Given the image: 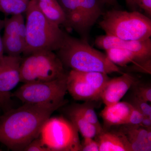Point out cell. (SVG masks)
Masks as SVG:
<instances>
[{
    "instance_id": "cell-8",
    "label": "cell",
    "mask_w": 151,
    "mask_h": 151,
    "mask_svg": "<svg viewBox=\"0 0 151 151\" xmlns=\"http://www.w3.org/2000/svg\"><path fill=\"white\" fill-rule=\"evenodd\" d=\"M64 77L46 81H34L24 83L12 96L23 103L39 104L64 102L67 91L66 78Z\"/></svg>"
},
{
    "instance_id": "cell-16",
    "label": "cell",
    "mask_w": 151,
    "mask_h": 151,
    "mask_svg": "<svg viewBox=\"0 0 151 151\" xmlns=\"http://www.w3.org/2000/svg\"><path fill=\"white\" fill-rule=\"evenodd\" d=\"M109 59L115 65L121 67H126L128 64L133 63V68L139 69L150 66L151 63H144L137 55L133 52L119 48H111L105 50Z\"/></svg>"
},
{
    "instance_id": "cell-9",
    "label": "cell",
    "mask_w": 151,
    "mask_h": 151,
    "mask_svg": "<svg viewBox=\"0 0 151 151\" xmlns=\"http://www.w3.org/2000/svg\"><path fill=\"white\" fill-rule=\"evenodd\" d=\"M109 79L105 73L71 70L67 73V91L76 100L96 101L100 100L101 92Z\"/></svg>"
},
{
    "instance_id": "cell-5",
    "label": "cell",
    "mask_w": 151,
    "mask_h": 151,
    "mask_svg": "<svg viewBox=\"0 0 151 151\" xmlns=\"http://www.w3.org/2000/svg\"><path fill=\"white\" fill-rule=\"evenodd\" d=\"M65 18L64 26L88 41L89 32L104 13L103 0H58Z\"/></svg>"
},
{
    "instance_id": "cell-27",
    "label": "cell",
    "mask_w": 151,
    "mask_h": 151,
    "mask_svg": "<svg viewBox=\"0 0 151 151\" xmlns=\"http://www.w3.org/2000/svg\"><path fill=\"white\" fill-rule=\"evenodd\" d=\"M24 151H49L48 149L44 145L39 137L32 141L25 148Z\"/></svg>"
},
{
    "instance_id": "cell-22",
    "label": "cell",
    "mask_w": 151,
    "mask_h": 151,
    "mask_svg": "<svg viewBox=\"0 0 151 151\" xmlns=\"http://www.w3.org/2000/svg\"><path fill=\"white\" fill-rule=\"evenodd\" d=\"M24 20L23 14L12 15L9 18H5L4 21V36L17 35L18 28L22 21Z\"/></svg>"
},
{
    "instance_id": "cell-30",
    "label": "cell",
    "mask_w": 151,
    "mask_h": 151,
    "mask_svg": "<svg viewBox=\"0 0 151 151\" xmlns=\"http://www.w3.org/2000/svg\"><path fill=\"white\" fill-rule=\"evenodd\" d=\"M140 126L146 129H151V119L144 116Z\"/></svg>"
},
{
    "instance_id": "cell-20",
    "label": "cell",
    "mask_w": 151,
    "mask_h": 151,
    "mask_svg": "<svg viewBox=\"0 0 151 151\" xmlns=\"http://www.w3.org/2000/svg\"><path fill=\"white\" fill-rule=\"evenodd\" d=\"M29 1L0 0V12L11 16L25 13Z\"/></svg>"
},
{
    "instance_id": "cell-31",
    "label": "cell",
    "mask_w": 151,
    "mask_h": 151,
    "mask_svg": "<svg viewBox=\"0 0 151 151\" xmlns=\"http://www.w3.org/2000/svg\"><path fill=\"white\" fill-rule=\"evenodd\" d=\"M125 1L127 6L132 11H137V8L135 5L133 0H125Z\"/></svg>"
},
{
    "instance_id": "cell-29",
    "label": "cell",
    "mask_w": 151,
    "mask_h": 151,
    "mask_svg": "<svg viewBox=\"0 0 151 151\" xmlns=\"http://www.w3.org/2000/svg\"><path fill=\"white\" fill-rule=\"evenodd\" d=\"M4 21L0 19V60L4 56V50H3L2 39L1 35V32L2 29L4 28Z\"/></svg>"
},
{
    "instance_id": "cell-28",
    "label": "cell",
    "mask_w": 151,
    "mask_h": 151,
    "mask_svg": "<svg viewBox=\"0 0 151 151\" xmlns=\"http://www.w3.org/2000/svg\"><path fill=\"white\" fill-rule=\"evenodd\" d=\"M137 8H139L144 11L147 16L151 18V0H133Z\"/></svg>"
},
{
    "instance_id": "cell-21",
    "label": "cell",
    "mask_w": 151,
    "mask_h": 151,
    "mask_svg": "<svg viewBox=\"0 0 151 151\" xmlns=\"http://www.w3.org/2000/svg\"><path fill=\"white\" fill-rule=\"evenodd\" d=\"M89 102H86V103L83 104H76L72 107L81 114L88 122L94 125L100 132H102L104 130L98 120L94 108L92 105L89 104Z\"/></svg>"
},
{
    "instance_id": "cell-19",
    "label": "cell",
    "mask_w": 151,
    "mask_h": 151,
    "mask_svg": "<svg viewBox=\"0 0 151 151\" xmlns=\"http://www.w3.org/2000/svg\"><path fill=\"white\" fill-rule=\"evenodd\" d=\"M3 50L6 55L13 56H21L25 48V40L17 35H3Z\"/></svg>"
},
{
    "instance_id": "cell-4",
    "label": "cell",
    "mask_w": 151,
    "mask_h": 151,
    "mask_svg": "<svg viewBox=\"0 0 151 151\" xmlns=\"http://www.w3.org/2000/svg\"><path fill=\"white\" fill-rule=\"evenodd\" d=\"M106 35L129 40L150 38V18L137 11L112 9L104 12L99 23Z\"/></svg>"
},
{
    "instance_id": "cell-33",
    "label": "cell",
    "mask_w": 151,
    "mask_h": 151,
    "mask_svg": "<svg viewBox=\"0 0 151 151\" xmlns=\"http://www.w3.org/2000/svg\"><path fill=\"white\" fill-rule=\"evenodd\" d=\"M25 1H29V0H25Z\"/></svg>"
},
{
    "instance_id": "cell-15",
    "label": "cell",
    "mask_w": 151,
    "mask_h": 151,
    "mask_svg": "<svg viewBox=\"0 0 151 151\" xmlns=\"http://www.w3.org/2000/svg\"><path fill=\"white\" fill-rule=\"evenodd\" d=\"M99 151H132L129 143L124 134L104 130L97 136Z\"/></svg>"
},
{
    "instance_id": "cell-6",
    "label": "cell",
    "mask_w": 151,
    "mask_h": 151,
    "mask_svg": "<svg viewBox=\"0 0 151 151\" xmlns=\"http://www.w3.org/2000/svg\"><path fill=\"white\" fill-rule=\"evenodd\" d=\"M64 65L54 51L35 52L22 59L20 67V82L52 81L67 75Z\"/></svg>"
},
{
    "instance_id": "cell-32",
    "label": "cell",
    "mask_w": 151,
    "mask_h": 151,
    "mask_svg": "<svg viewBox=\"0 0 151 151\" xmlns=\"http://www.w3.org/2000/svg\"><path fill=\"white\" fill-rule=\"evenodd\" d=\"M105 4H108L110 5L116 6L118 5L117 0H103Z\"/></svg>"
},
{
    "instance_id": "cell-24",
    "label": "cell",
    "mask_w": 151,
    "mask_h": 151,
    "mask_svg": "<svg viewBox=\"0 0 151 151\" xmlns=\"http://www.w3.org/2000/svg\"><path fill=\"white\" fill-rule=\"evenodd\" d=\"M131 103L137 107L144 116L151 119V107L148 103L134 96L132 99V103Z\"/></svg>"
},
{
    "instance_id": "cell-26",
    "label": "cell",
    "mask_w": 151,
    "mask_h": 151,
    "mask_svg": "<svg viewBox=\"0 0 151 151\" xmlns=\"http://www.w3.org/2000/svg\"><path fill=\"white\" fill-rule=\"evenodd\" d=\"M93 138L84 137V140L81 143V151H99V147L97 141Z\"/></svg>"
},
{
    "instance_id": "cell-2",
    "label": "cell",
    "mask_w": 151,
    "mask_h": 151,
    "mask_svg": "<svg viewBox=\"0 0 151 151\" xmlns=\"http://www.w3.org/2000/svg\"><path fill=\"white\" fill-rule=\"evenodd\" d=\"M56 54L64 66L82 72L123 74L121 68L113 63L106 54L90 46L87 41L65 33Z\"/></svg>"
},
{
    "instance_id": "cell-14",
    "label": "cell",
    "mask_w": 151,
    "mask_h": 151,
    "mask_svg": "<svg viewBox=\"0 0 151 151\" xmlns=\"http://www.w3.org/2000/svg\"><path fill=\"white\" fill-rule=\"evenodd\" d=\"M132 105L131 103L120 102L105 106L101 113L105 123L108 127L127 124Z\"/></svg>"
},
{
    "instance_id": "cell-13",
    "label": "cell",
    "mask_w": 151,
    "mask_h": 151,
    "mask_svg": "<svg viewBox=\"0 0 151 151\" xmlns=\"http://www.w3.org/2000/svg\"><path fill=\"white\" fill-rule=\"evenodd\" d=\"M121 132L129 143L132 151L151 150V130L140 125L125 124Z\"/></svg>"
},
{
    "instance_id": "cell-18",
    "label": "cell",
    "mask_w": 151,
    "mask_h": 151,
    "mask_svg": "<svg viewBox=\"0 0 151 151\" xmlns=\"http://www.w3.org/2000/svg\"><path fill=\"white\" fill-rule=\"evenodd\" d=\"M68 115L69 120L83 137L93 138L102 132L95 126L88 122L73 107H71L68 110Z\"/></svg>"
},
{
    "instance_id": "cell-1",
    "label": "cell",
    "mask_w": 151,
    "mask_h": 151,
    "mask_svg": "<svg viewBox=\"0 0 151 151\" xmlns=\"http://www.w3.org/2000/svg\"><path fill=\"white\" fill-rule=\"evenodd\" d=\"M66 103H24L8 111L0 116V142L12 150L24 151L38 137L44 124L52 113Z\"/></svg>"
},
{
    "instance_id": "cell-7",
    "label": "cell",
    "mask_w": 151,
    "mask_h": 151,
    "mask_svg": "<svg viewBox=\"0 0 151 151\" xmlns=\"http://www.w3.org/2000/svg\"><path fill=\"white\" fill-rule=\"evenodd\" d=\"M39 137L49 151H81L78 130L70 120L63 117L49 118Z\"/></svg>"
},
{
    "instance_id": "cell-10",
    "label": "cell",
    "mask_w": 151,
    "mask_h": 151,
    "mask_svg": "<svg viewBox=\"0 0 151 151\" xmlns=\"http://www.w3.org/2000/svg\"><path fill=\"white\" fill-rule=\"evenodd\" d=\"M21 56L4 55L0 60V108H4L12 96L11 91L20 82Z\"/></svg>"
},
{
    "instance_id": "cell-12",
    "label": "cell",
    "mask_w": 151,
    "mask_h": 151,
    "mask_svg": "<svg viewBox=\"0 0 151 151\" xmlns=\"http://www.w3.org/2000/svg\"><path fill=\"white\" fill-rule=\"evenodd\" d=\"M136 81L133 76L127 73H124L118 77L110 78L101 92L100 99L105 106L118 103L136 83Z\"/></svg>"
},
{
    "instance_id": "cell-3",
    "label": "cell",
    "mask_w": 151,
    "mask_h": 151,
    "mask_svg": "<svg viewBox=\"0 0 151 151\" xmlns=\"http://www.w3.org/2000/svg\"><path fill=\"white\" fill-rule=\"evenodd\" d=\"M25 13L26 36L24 55L26 56L41 50H57L66 33L46 18L38 8L35 0H29Z\"/></svg>"
},
{
    "instance_id": "cell-25",
    "label": "cell",
    "mask_w": 151,
    "mask_h": 151,
    "mask_svg": "<svg viewBox=\"0 0 151 151\" xmlns=\"http://www.w3.org/2000/svg\"><path fill=\"white\" fill-rule=\"evenodd\" d=\"M132 110L127 124L128 125H140L144 118V115L134 105H132Z\"/></svg>"
},
{
    "instance_id": "cell-23",
    "label": "cell",
    "mask_w": 151,
    "mask_h": 151,
    "mask_svg": "<svg viewBox=\"0 0 151 151\" xmlns=\"http://www.w3.org/2000/svg\"><path fill=\"white\" fill-rule=\"evenodd\" d=\"M138 86L135 88V96L147 103H151V86L150 85Z\"/></svg>"
},
{
    "instance_id": "cell-11",
    "label": "cell",
    "mask_w": 151,
    "mask_h": 151,
    "mask_svg": "<svg viewBox=\"0 0 151 151\" xmlns=\"http://www.w3.org/2000/svg\"><path fill=\"white\" fill-rule=\"evenodd\" d=\"M95 45L98 48L105 50L111 48L127 50L137 55L143 63H151L150 38L143 40H126L106 35L96 38Z\"/></svg>"
},
{
    "instance_id": "cell-17",
    "label": "cell",
    "mask_w": 151,
    "mask_h": 151,
    "mask_svg": "<svg viewBox=\"0 0 151 151\" xmlns=\"http://www.w3.org/2000/svg\"><path fill=\"white\" fill-rule=\"evenodd\" d=\"M37 6L47 19L54 24L65 25L64 13L58 0H35Z\"/></svg>"
}]
</instances>
